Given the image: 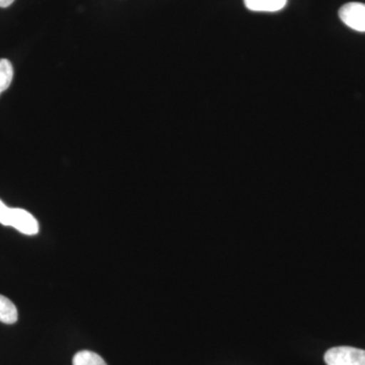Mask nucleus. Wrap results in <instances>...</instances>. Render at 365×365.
Wrapping results in <instances>:
<instances>
[{
	"label": "nucleus",
	"mask_w": 365,
	"mask_h": 365,
	"mask_svg": "<svg viewBox=\"0 0 365 365\" xmlns=\"http://www.w3.org/2000/svg\"><path fill=\"white\" fill-rule=\"evenodd\" d=\"M0 223L13 227L21 234L35 235L39 232V222L35 216L21 208H11L0 199Z\"/></svg>",
	"instance_id": "f257e3e1"
},
{
	"label": "nucleus",
	"mask_w": 365,
	"mask_h": 365,
	"mask_svg": "<svg viewBox=\"0 0 365 365\" xmlns=\"http://www.w3.org/2000/svg\"><path fill=\"white\" fill-rule=\"evenodd\" d=\"M327 365H365V350L349 346L334 347L326 352Z\"/></svg>",
	"instance_id": "f03ea898"
},
{
	"label": "nucleus",
	"mask_w": 365,
	"mask_h": 365,
	"mask_svg": "<svg viewBox=\"0 0 365 365\" xmlns=\"http://www.w3.org/2000/svg\"><path fill=\"white\" fill-rule=\"evenodd\" d=\"M340 20L357 32L365 33V4L349 2L339 9Z\"/></svg>",
	"instance_id": "7ed1b4c3"
},
{
	"label": "nucleus",
	"mask_w": 365,
	"mask_h": 365,
	"mask_svg": "<svg viewBox=\"0 0 365 365\" xmlns=\"http://www.w3.org/2000/svg\"><path fill=\"white\" fill-rule=\"evenodd\" d=\"M244 2L250 11L275 13L284 9L287 0H244Z\"/></svg>",
	"instance_id": "20e7f679"
},
{
	"label": "nucleus",
	"mask_w": 365,
	"mask_h": 365,
	"mask_svg": "<svg viewBox=\"0 0 365 365\" xmlns=\"http://www.w3.org/2000/svg\"><path fill=\"white\" fill-rule=\"evenodd\" d=\"M18 309L11 299L0 294V322L11 325L18 322Z\"/></svg>",
	"instance_id": "39448f33"
},
{
	"label": "nucleus",
	"mask_w": 365,
	"mask_h": 365,
	"mask_svg": "<svg viewBox=\"0 0 365 365\" xmlns=\"http://www.w3.org/2000/svg\"><path fill=\"white\" fill-rule=\"evenodd\" d=\"M72 365H108L104 359L93 351L83 350L76 353L72 359Z\"/></svg>",
	"instance_id": "423d86ee"
},
{
	"label": "nucleus",
	"mask_w": 365,
	"mask_h": 365,
	"mask_svg": "<svg viewBox=\"0 0 365 365\" xmlns=\"http://www.w3.org/2000/svg\"><path fill=\"white\" fill-rule=\"evenodd\" d=\"M13 78V64L9 60L0 59V95L9 88Z\"/></svg>",
	"instance_id": "0eeeda50"
},
{
	"label": "nucleus",
	"mask_w": 365,
	"mask_h": 365,
	"mask_svg": "<svg viewBox=\"0 0 365 365\" xmlns=\"http://www.w3.org/2000/svg\"><path fill=\"white\" fill-rule=\"evenodd\" d=\"M14 0H0V7H9L14 4Z\"/></svg>",
	"instance_id": "6e6552de"
}]
</instances>
